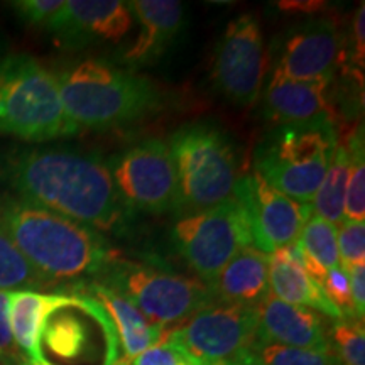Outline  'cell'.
Returning a JSON list of instances; mask_svg holds the SVG:
<instances>
[{"label": "cell", "instance_id": "cell-1", "mask_svg": "<svg viewBox=\"0 0 365 365\" xmlns=\"http://www.w3.org/2000/svg\"><path fill=\"white\" fill-rule=\"evenodd\" d=\"M0 186L7 195L98 232L120 235L130 223L132 212L118 196L107 163L75 149H0Z\"/></svg>", "mask_w": 365, "mask_h": 365}, {"label": "cell", "instance_id": "cell-2", "mask_svg": "<svg viewBox=\"0 0 365 365\" xmlns=\"http://www.w3.org/2000/svg\"><path fill=\"white\" fill-rule=\"evenodd\" d=\"M0 227L46 286L97 281L117 257L102 232L7 193L0 195Z\"/></svg>", "mask_w": 365, "mask_h": 365}, {"label": "cell", "instance_id": "cell-3", "mask_svg": "<svg viewBox=\"0 0 365 365\" xmlns=\"http://www.w3.org/2000/svg\"><path fill=\"white\" fill-rule=\"evenodd\" d=\"M63 108L81 130H107L156 112L161 91L153 81L98 58L68 63L53 71Z\"/></svg>", "mask_w": 365, "mask_h": 365}, {"label": "cell", "instance_id": "cell-4", "mask_svg": "<svg viewBox=\"0 0 365 365\" xmlns=\"http://www.w3.org/2000/svg\"><path fill=\"white\" fill-rule=\"evenodd\" d=\"M76 134L53 71L29 54L0 56V135L44 144Z\"/></svg>", "mask_w": 365, "mask_h": 365}, {"label": "cell", "instance_id": "cell-5", "mask_svg": "<svg viewBox=\"0 0 365 365\" xmlns=\"http://www.w3.org/2000/svg\"><path fill=\"white\" fill-rule=\"evenodd\" d=\"M336 148L331 117L277 125L255 149L254 171L287 198L312 205Z\"/></svg>", "mask_w": 365, "mask_h": 365}, {"label": "cell", "instance_id": "cell-6", "mask_svg": "<svg viewBox=\"0 0 365 365\" xmlns=\"http://www.w3.org/2000/svg\"><path fill=\"white\" fill-rule=\"evenodd\" d=\"M168 145L178 176V213L203 212L234 196L240 166L225 132L188 124L171 135Z\"/></svg>", "mask_w": 365, "mask_h": 365}, {"label": "cell", "instance_id": "cell-7", "mask_svg": "<svg viewBox=\"0 0 365 365\" xmlns=\"http://www.w3.org/2000/svg\"><path fill=\"white\" fill-rule=\"evenodd\" d=\"M97 282L108 286L130 301L156 325L175 328L200 309L212 304L207 284L154 264L115 257Z\"/></svg>", "mask_w": 365, "mask_h": 365}, {"label": "cell", "instance_id": "cell-8", "mask_svg": "<svg viewBox=\"0 0 365 365\" xmlns=\"http://www.w3.org/2000/svg\"><path fill=\"white\" fill-rule=\"evenodd\" d=\"M171 239L207 286L242 249L252 245L247 215L234 196L203 212L181 217L173 225Z\"/></svg>", "mask_w": 365, "mask_h": 365}, {"label": "cell", "instance_id": "cell-9", "mask_svg": "<svg viewBox=\"0 0 365 365\" xmlns=\"http://www.w3.org/2000/svg\"><path fill=\"white\" fill-rule=\"evenodd\" d=\"M105 163L118 196L130 212L178 213V176L168 143L140 140Z\"/></svg>", "mask_w": 365, "mask_h": 365}, {"label": "cell", "instance_id": "cell-10", "mask_svg": "<svg viewBox=\"0 0 365 365\" xmlns=\"http://www.w3.org/2000/svg\"><path fill=\"white\" fill-rule=\"evenodd\" d=\"M168 336L205 365L232 362L249 354L259 339L257 308L213 301L171 328Z\"/></svg>", "mask_w": 365, "mask_h": 365}, {"label": "cell", "instance_id": "cell-11", "mask_svg": "<svg viewBox=\"0 0 365 365\" xmlns=\"http://www.w3.org/2000/svg\"><path fill=\"white\" fill-rule=\"evenodd\" d=\"M266 63L261 24L254 14H242L228 22L218 41L212 81L228 102L249 107L262 95Z\"/></svg>", "mask_w": 365, "mask_h": 365}, {"label": "cell", "instance_id": "cell-12", "mask_svg": "<svg viewBox=\"0 0 365 365\" xmlns=\"http://www.w3.org/2000/svg\"><path fill=\"white\" fill-rule=\"evenodd\" d=\"M234 198L247 215L252 247L264 254L296 244L313 215L312 205L287 198L255 171L240 178Z\"/></svg>", "mask_w": 365, "mask_h": 365}, {"label": "cell", "instance_id": "cell-13", "mask_svg": "<svg viewBox=\"0 0 365 365\" xmlns=\"http://www.w3.org/2000/svg\"><path fill=\"white\" fill-rule=\"evenodd\" d=\"M134 21L125 0H65L44 29L61 48L81 49L120 43Z\"/></svg>", "mask_w": 365, "mask_h": 365}, {"label": "cell", "instance_id": "cell-14", "mask_svg": "<svg viewBox=\"0 0 365 365\" xmlns=\"http://www.w3.org/2000/svg\"><path fill=\"white\" fill-rule=\"evenodd\" d=\"M340 49V33L331 19L299 22L282 36L272 70L293 80L331 81Z\"/></svg>", "mask_w": 365, "mask_h": 365}, {"label": "cell", "instance_id": "cell-15", "mask_svg": "<svg viewBox=\"0 0 365 365\" xmlns=\"http://www.w3.org/2000/svg\"><path fill=\"white\" fill-rule=\"evenodd\" d=\"M129 6L140 31L122 53L120 63L127 68L154 65L180 36L185 6L178 0H134Z\"/></svg>", "mask_w": 365, "mask_h": 365}, {"label": "cell", "instance_id": "cell-16", "mask_svg": "<svg viewBox=\"0 0 365 365\" xmlns=\"http://www.w3.org/2000/svg\"><path fill=\"white\" fill-rule=\"evenodd\" d=\"M259 339L294 349L330 352L328 327L322 314L284 303L269 293L257 304Z\"/></svg>", "mask_w": 365, "mask_h": 365}, {"label": "cell", "instance_id": "cell-17", "mask_svg": "<svg viewBox=\"0 0 365 365\" xmlns=\"http://www.w3.org/2000/svg\"><path fill=\"white\" fill-rule=\"evenodd\" d=\"M80 308L76 296L68 293H39L34 289H19L9 293V319L17 349L29 364L46 360L43 335L48 322L58 312Z\"/></svg>", "mask_w": 365, "mask_h": 365}, {"label": "cell", "instance_id": "cell-18", "mask_svg": "<svg viewBox=\"0 0 365 365\" xmlns=\"http://www.w3.org/2000/svg\"><path fill=\"white\" fill-rule=\"evenodd\" d=\"M328 86L330 81L327 80H293L272 70L264 90V115L277 125L304 124L330 117Z\"/></svg>", "mask_w": 365, "mask_h": 365}, {"label": "cell", "instance_id": "cell-19", "mask_svg": "<svg viewBox=\"0 0 365 365\" xmlns=\"http://www.w3.org/2000/svg\"><path fill=\"white\" fill-rule=\"evenodd\" d=\"M78 284L91 298L98 301L115 328L118 349H120L118 365H130L137 355L159 344L166 336V328L145 318L130 301H127L117 291L97 281L78 282Z\"/></svg>", "mask_w": 365, "mask_h": 365}, {"label": "cell", "instance_id": "cell-20", "mask_svg": "<svg viewBox=\"0 0 365 365\" xmlns=\"http://www.w3.org/2000/svg\"><path fill=\"white\" fill-rule=\"evenodd\" d=\"M269 289L284 303L319 312L331 319L344 318L339 308L327 298L322 284L296 261L294 244L269 254Z\"/></svg>", "mask_w": 365, "mask_h": 365}, {"label": "cell", "instance_id": "cell-21", "mask_svg": "<svg viewBox=\"0 0 365 365\" xmlns=\"http://www.w3.org/2000/svg\"><path fill=\"white\" fill-rule=\"evenodd\" d=\"M218 303L254 307L271 293L269 289V254L245 247L222 269L208 286Z\"/></svg>", "mask_w": 365, "mask_h": 365}, {"label": "cell", "instance_id": "cell-22", "mask_svg": "<svg viewBox=\"0 0 365 365\" xmlns=\"http://www.w3.org/2000/svg\"><path fill=\"white\" fill-rule=\"evenodd\" d=\"M350 175V153L346 145H339L335 150L327 175L313 196V215L340 227L345 222V195Z\"/></svg>", "mask_w": 365, "mask_h": 365}, {"label": "cell", "instance_id": "cell-23", "mask_svg": "<svg viewBox=\"0 0 365 365\" xmlns=\"http://www.w3.org/2000/svg\"><path fill=\"white\" fill-rule=\"evenodd\" d=\"M41 287L48 286L0 227V291H38Z\"/></svg>", "mask_w": 365, "mask_h": 365}, {"label": "cell", "instance_id": "cell-24", "mask_svg": "<svg viewBox=\"0 0 365 365\" xmlns=\"http://www.w3.org/2000/svg\"><path fill=\"white\" fill-rule=\"evenodd\" d=\"M43 341L59 359H78L88 345V330L85 323L70 314H59L49 319Z\"/></svg>", "mask_w": 365, "mask_h": 365}, {"label": "cell", "instance_id": "cell-25", "mask_svg": "<svg viewBox=\"0 0 365 365\" xmlns=\"http://www.w3.org/2000/svg\"><path fill=\"white\" fill-rule=\"evenodd\" d=\"M328 341L339 365H365V330L362 319H333L328 327Z\"/></svg>", "mask_w": 365, "mask_h": 365}, {"label": "cell", "instance_id": "cell-26", "mask_svg": "<svg viewBox=\"0 0 365 365\" xmlns=\"http://www.w3.org/2000/svg\"><path fill=\"white\" fill-rule=\"evenodd\" d=\"M336 232H339V227L331 225L317 215H312L301 230L296 244L328 271V269L340 266Z\"/></svg>", "mask_w": 365, "mask_h": 365}, {"label": "cell", "instance_id": "cell-27", "mask_svg": "<svg viewBox=\"0 0 365 365\" xmlns=\"http://www.w3.org/2000/svg\"><path fill=\"white\" fill-rule=\"evenodd\" d=\"M250 359L255 365H339L330 352L294 349L257 340L250 349Z\"/></svg>", "mask_w": 365, "mask_h": 365}, {"label": "cell", "instance_id": "cell-28", "mask_svg": "<svg viewBox=\"0 0 365 365\" xmlns=\"http://www.w3.org/2000/svg\"><path fill=\"white\" fill-rule=\"evenodd\" d=\"M346 148L350 153V175L345 195V220L365 222V154L362 129L350 137Z\"/></svg>", "mask_w": 365, "mask_h": 365}, {"label": "cell", "instance_id": "cell-29", "mask_svg": "<svg viewBox=\"0 0 365 365\" xmlns=\"http://www.w3.org/2000/svg\"><path fill=\"white\" fill-rule=\"evenodd\" d=\"M340 266L346 272L357 266H365V222L345 220L336 232Z\"/></svg>", "mask_w": 365, "mask_h": 365}, {"label": "cell", "instance_id": "cell-30", "mask_svg": "<svg viewBox=\"0 0 365 365\" xmlns=\"http://www.w3.org/2000/svg\"><path fill=\"white\" fill-rule=\"evenodd\" d=\"M130 365H205L193 357L185 346L166 336L132 360Z\"/></svg>", "mask_w": 365, "mask_h": 365}, {"label": "cell", "instance_id": "cell-31", "mask_svg": "<svg viewBox=\"0 0 365 365\" xmlns=\"http://www.w3.org/2000/svg\"><path fill=\"white\" fill-rule=\"evenodd\" d=\"M327 298L339 308L344 318H355L352 293H350V277L349 272L341 266L331 267L327 271L325 279L322 282ZM357 319V318H355Z\"/></svg>", "mask_w": 365, "mask_h": 365}, {"label": "cell", "instance_id": "cell-32", "mask_svg": "<svg viewBox=\"0 0 365 365\" xmlns=\"http://www.w3.org/2000/svg\"><path fill=\"white\" fill-rule=\"evenodd\" d=\"M65 0H14L9 4L17 19L31 27H46Z\"/></svg>", "mask_w": 365, "mask_h": 365}, {"label": "cell", "instance_id": "cell-33", "mask_svg": "<svg viewBox=\"0 0 365 365\" xmlns=\"http://www.w3.org/2000/svg\"><path fill=\"white\" fill-rule=\"evenodd\" d=\"M9 293L0 291V365H24L27 360L14 341L9 319Z\"/></svg>", "mask_w": 365, "mask_h": 365}, {"label": "cell", "instance_id": "cell-34", "mask_svg": "<svg viewBox=\"0 0 365 365\" xmlns=\"http://www.w3.org/2000/svg\"><path fill=\"white\" fill-rule=\"evenodd\" d=\"M352 58L354 63L360 68H364L365 59V6L360 4V7L355 12L352 21Z\"/></svg>", "mask_w": 365, "mask_h": 365}, {"label": "cell", "instance_id": "cell-35", "mask_svg": "<svg viewBox=\"0 0 365 365\" xmlns=\"http://www.w3.org/2000/svg\"><path fill=\"white\" fill-rule=\"evenodd\" d=\"M350 293H352V304L355 318L362 319L365 314V266H357L349 271Z\"/></svg>", "mask_w": 365, "mask_h": 365}, {"label": "cell", "instance_id": "cell-36", "mask_svg": "<svg viewBox=\"0 0 365 365\" xmlns=\"http://www.w3.org/2000/svg\"><path fill=\"white\" fill-rule=\"evenodd\" d=\"M220 365H255V362L252 359H250L249 354H245L242 359L232 360V362H225V364H220Z\"/></svg>", "mask_w": 365, "mask_h": 365}, {"label": "cell", "instance_id": "cell-37", "mask_svg": "<svg viewBox=\"0 0 365 365\" xmlns=\"http://www.w3.org/2000/svg\"><path fill=\"white\" fill-rule=\"evenodd\" d=\"M6 48H7L6 38H4L2 33H0V56H4V53H6Z\"/></svg>", "mask_w": 365, "mask_h": 365}, {"label": "cell", "instance_id": "cell-38", "mask_svg": "<svg viewBox=\"0 0 365 365\" xmlns=\"http://www.w3.org/2000/svg\"><path fill=\"white\" fill-rule=\"evenodd\" d=\"M24 365H53V364L49 362L48 359H46V360H43V362H39V364H29V362H26Z\"/></svg>", "mask_w": 365, "mask_h": 365}]
</instances>
